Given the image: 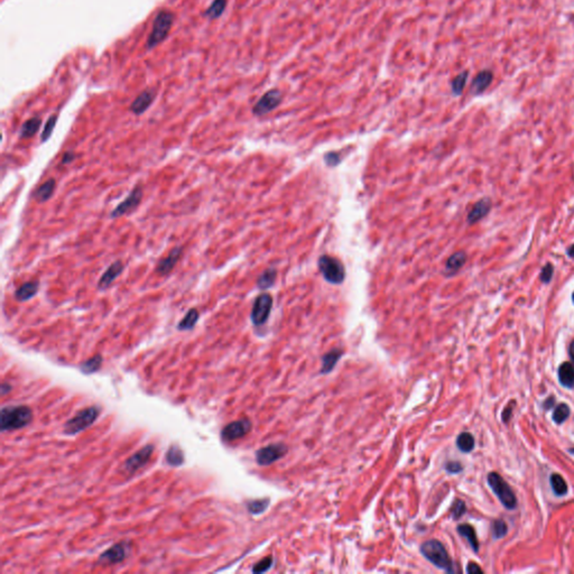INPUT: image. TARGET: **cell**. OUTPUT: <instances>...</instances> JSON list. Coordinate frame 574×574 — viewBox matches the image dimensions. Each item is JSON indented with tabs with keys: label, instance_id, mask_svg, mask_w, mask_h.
Instances as JSON below:
<instances>
[{
	"label": "cell",
	"instance_id": "cell-43",
	"mask_svg": "<svg viewBox=\"0 0 574 574\" xmlns=\"http://www.w3.org/2000/svg\"><path fill=\"white\" fill-rule=\"evenodd\" d=\"M74 159H75V154H74L73 152H71V150H69V152H65V153L63 154V156H62V161H61V164H63V165H68V164H70L71 162H73Z\"/></svg>",
	"mask_w": 574,
	"mask_h": 574
},
{
	"label": "cell",
	"instance_id": "cell-33",
	"mask_svg": "<svg viewBox=\"0 0 574 574\" xmlns=\"http://www.w3.org/2000/svg\"><path fill=\"white\" fill-rule=\"evenodd\" d=\"M570 413H571L570 407L567 406L566 404L562 403V404L558 405L557 408L554 409L553 421L557 423V424H562V423L565 422L567 419H569Z\"/></svg>",
	"mask_w": 574,
	"mask_h": 574
},
{
	"label": "cell",
	"instance_id": "cell-7",
	"mask_svg": "<svg viewBox=\"0 0 574 574\" xmlns=\"http://www.w3.org/2000/svg\"><path fill=\"white\" fill-rule=\"evenodd\" d=\"M155 451V446L153 444H147L144 448L138 450L134 454L130 456L127 460L124 462L122 471L126 476H132L136 473L138 470L144 468L148 461L150 460V457L153 456Z\"/></svg>",
	"mask_w": 574,
	"mask_h": 574
},
{
	"label": "cell",
	"instance_id": "cell-46",
	"mask_svg": "<svg viewBox=\"0 0 574 574\" xmlns=\"http://www.w3.org/2000/svg\"><path fill=\"white\" fill-rule=\"evenodd\" d=\"M10 390H11V385L8 383H3L2 386H0V392H2V395H6Z\"/></svg>",
	"mask_w": 574,
	"mask_h": 574
},
{
	"label": "cell",
	"instance_id": "cell-21",
	"mask_svg": "<svg viewBox=\"0 0 574 574\" xmlns=\"http://www.w3.org/2000/svg\"><path fill=\"white\" fill-rule=\"evenodd\" d=\"M559 380L566 388H574V366L571 362H564L559 368Z\"/></svg>",
	"mask_w": 574,
	"mask_h": 574
},
{
	"label": "cell",
	"instance_id": "cell-10",
	"mask_svg": "<svg viewBox=\"0 0 574 574\" xmlns=\"http://www.w3.org/2000/svg\"><path fill=\"white\" fill-rule=\"evenodd\" d=\"M142 199H143V187L142 185H136L134 189L130 191L129 195L111 211L110 217L111 219H117V217L134 212V211L140 207Z\"/></svg>",
	"mask_w": 574,
	"mask_h": 574
},
{
	"label": "cell",
	"instance_id": "cell-48",
	"mask_svg": "<svg viewBox=\"0 0 574 574\" xmlns=\"http://www.w3.org/2000/svg\"><path fill=\"white\" fill-rule=\"evenodd\" d=\"M567 255L571 258H574V245H572L569 249H567Z\"/></svg>",
	"mask_w": 574,
	"mask_h": 574
},
{
	"label": "cell",
	"instance_id": "cell-4",
	"mask_svg": "<svg viewBox=\"0 0 574 574\" xmlns=\"http://www.w3.org/2000/svg\"><path fill=\"white\" fill-rule=\"evenodd\" d=\"M99 415L100 407L96 405L83 408L65 423L63 426V433L65 435H76L91 426L99 418Z\"/></svg>",
	"mask_w": 574,
	"mask_h": 574
},
{
	"label": "cell",
	"instance_id": "cell-3",
	"mask_svg": "<svg viewBox=\"0 0 574 574\" xmlns=\"http://www.w3.org/2000/svg\"><path fill=\"white\" fill-rule=\"evenodd\" d=\"M174 19H175L174 14L172 11L166 9L161 10L160 13L156 15L153 23L152 32H150L146 43L148 50L155 48L167 37V35L172 28Z\"/></svg>",
	"mask_w": 574,
	"mask_h": 574
},
{
	"label": "cell",
	"instance_id": "cell-20",
	"mask_svg": "<svg viewBox=\"0 0 574 574\" xmlns=\"http://www.w3.org/2000/svg\"><path fill=\"white\" fill-rule=\"evenodd\" d=\"M55 187H56V181L54 179H48L43 184L37 187V190H36L34 193V196L39 203L46 202L53 196Z\"/></svg>",
	"mask_w": 574,
	"mask_h": 574
},
{
	"label": "cell",
	"instance_id": "cell-1",
	"mask_svg": "<svg viewBox=\"0 0 574 574\" xmlns=\"http://www.w3.org/2000/svg\"><path fill=\"white\" fill-rule=\"evenodd\" d=\"M33 421V410L26 405H9L0 412V430L13 432L26 427Z\"/></svg>",
	"mask_w": 574,
	"mask_h": 574
},
{
	"label": "cell",
	"instance_id": "cell-47",
	"mask_svg": "<svg viewBox=\"0 0 574 574\" xmlns=\"http://www.w3.org/2000/svg\"><path fill=\"white\" fill-rule=\"evenodd\" d=\"M570 355H571V358H572V360H573V362H574V340L572 341L571 346H570Z\"/></svg>",
	"mask_w": 574,
	"mask_h": 574
},
{
	"label": "cell",
	"instance_id": "cell-27",
	"mask_svg": "<svg viewBox=\"0 0 574 574\" xmlns=\"http://www.w3.org/2000/svg\"><path fill=\"white\" fill-rule=\"evenodd\" d=\"M276 276H277V270L274 267L267 268L261 276L258 277L257 287L259 289H263V291L271 287L274 285Z\"/></svg>",
	"mask_w": 574,
	"mask_h": 574
},
{
	"label": "cell",
	"instance_id": "cell-35",
	"mask_svg": "<svg viewBox=\"0 0 574 574\" xmlns=\"http://www.w3.org/2000/svg\"><path fill=\"white\" fill-rule=\"evenodd\" d=\"M268 505H269V499H257V500L249 501V503L247 504V508H248L250 513L259 515V513H262L267 509Z\"/></svg>",
	"mask_w": 574,
	"mask_h": 574
},
{
	"label": "cell",
	"instance_id": "cell-38",
	"mask_svg": "<svg viewBox=\"0 0 574 574\" xmlns=\"http://www.w3.org/2000/svg\"><path fill=\"white\" fill-rule=\"evenodd\" d=\"M271 565H273V559L271 558H265L262 561H259L258 563L252 567L253 573H264L267 572Z\"/></svg>",
	"mask_w": 574,
	"mask_h": 574
},
{
	"label": "cell",
	"instance_id": "cell-26",
	"mask_svg": "<svg viewBox=\"0 0 574 574\" xmlns=\"http://www.w3.org/2000/svg\"><path fill=\"white\" fill-rule=\"evenodd\" d=\"M199 318H200V313H199V311L196 309H191L185 314L184 318L182 319V321H180V323L177 324V330L189 331L194 329L195 324L199 321Z\"/></svg>",
	"mask_w": 574,
	"mask_h": 574
},
{
	"label": "cell",
	"instance_id": "cell-37",
	"mask_svg": "<svg viewBox=\"0 0 574 574\" xmlns=\"http://www.w3.org/2000/svg\"><path fill=\"white\" fill-rule=\"evenodd\" d=\"M507 531H508V527H507V524L504 521L498 519V521L493 522L492 534L494 536V539H503V537L507 534Z\"/></svg>",
	"mask_w": 574,
	"mask_h": 574
},
{
	"label": "cell",
	"instance_id": "cell-31",
	"mask_svg": "<svg viewBox=\"0 0 574 574\" xmlns=\"http://www.w3.org/2000/svg\"><path fill=\"white\" fill-rule=\"evenodd\" d=\"M457 445L460 451L468 453L474 448V438L468 432L461 433L457 439Z\"/></svg>",
	"mask_w": 574,
	"mask_h": 574
},
{
	"label": "cell",
	"instance_id": "cell-51",
	"mask_svg": "<svg viewBox=\"0 0 574 574\" xmlns=\"http://www.w3.org/2000/svg\"><path fill=\"white\" fill-rule=\"evenodd\" d=\"M572 301H573V303H574V293H573V295H572Z\"/></svg>",
	"mask_w": 574,
	"mask_h": 574
},
{
	"label": "cell",
	"instance_id": "cell-22",
	"mask_svg": "<svg viewBox=\"0 0 574 574\" xmlns=\"http://www.w3.org/2000/svg\"><path fill=\"white\" fill-rule=\"evenodd\" d=\"M165 460L167 462L168 466L171 467H181L185 461V457H184V452L183 450L180 448L179 445L176 444H172L170 448H168L167 452H166V456H165Z\"/></svg>",
	"mask_w": 574,
	"mask_h": 574
},
{
	"label": "cell",
	"instance_id": "cell-9",
	"mask_svg": "<svg viewBox=\"0 0 574 574\" xmlns=\"http://www.w3.org/2000/svg\"><path fill=\"white\" fill-rule=\"evenodd\" d=\"M271 307H273V299L269 294L263 293L257 296L255 302H253L250 314L253 325L261 326L265 324L269 318Z\"/></svg>",
	"mask_w": 574,
	"mask_h": 574
},
{
	"label": "cell",
	"instance_id": "cell-16",
	"mask_svg": "<svg viewBox=\"0 0 574 574\" xmlns=\"http://www.w3.org/2000/svg\"><path fill=\"white\" fill-rule=\"evenodd\" d=\"M155 96H156V91L154 89L145 90V91H143L134 101L131 102L129 108L130 111L132 113L137 114V116H140V114L144 113L150 106H152Z\"/></svg>",
	"mask_w": 574,
	"mask_h": 574
},
{
	"label": "cell",
	"instance_id": "cell-42",
	"mask_svg": "<svg viewBox=\"0 0 574 574\" xmlns=\"http://www.w3.org/2000/svg\"><path fill=\"white\" fill-rule=\"evenodd\" d=\"M339 162H340V157L334 152L325 155V163L329 166H335L337 164H339Z\"/></svg>",
	"mask_w": 574,
	"mask_h": 574
},
{
	"label": "cell",
	"instance_id": "cell-28",
	"mask_svg": "<svg viewBox=\"0 0 574 574\" xmlns=\"http://www.w3.org/2000/svg\"><path fill=\"white\" fill-rule=\"evenodd\" d=\"M102 362H104V359H102V355L101 354H94L93 357L89 358L88 360H86L84 362H82L81 366H80V370L86 373V374H91L98 371L101 366H102Z\"/></svg>",
	"mask_w": 574,
	"mask_h": 574
},
{
	"label": "cell",
	"instance_id": "cell-50",
	"mask_svg": "<svg viewBox=\"0 0 574 574\" xmlns=\"http://www.w3.org/2000/svg\"><path fill=\"white\" fill-rule=\"evenodd\" d=\"M570 452L572 453V454H574V448H573V449H570Z\"/></svg>",
	"mask_w": 574,
	"mask_h": 574
},
{
	"label": "cell",
	"instance_id": "cell-17",
	"mask_svg": "<svg viewBox=\"0 0 574 574\" xmlns=\"http://www.w3.org/2000/svg\"><path fill=\"white\" fill-rule=\"evenodd\" d=\"M491 209V201L490 199L485 197V199H481L478 202H477L472 209L468 214V222L470 225H473V223H477L478 221H480L483 216H486L489 211Z\"/></svg>",
	"mask_w": 574,
	"mask_h": 574
},
{
	"label": "cell",
	"instance_id": "cell-2",
	"mask_svg": "<svg viewBox=\"0 0 574 574\" xmlns=\"http://www.w3.org/2000/svg\"><path fill=\"white\" fill-rule=\"evenodd\" d=\"M421 553L428 562H431L439 569L448 573H453V563L449 557L446 548L440 541H426L421 545Z\"/></svg>",
	"mask_w": 574,
	"mask_h": 574
},
{
	"label": "cell",
	"instance_id": "cell-45",
	"mask_svg": "<svg viewBox=\"0 0 574 574\" xmlns=\"http://www.w3.org/2000/svg\"><path fill=\"white\" fill-rule=\"evenodd\" d=\"M467 572L468 573H482V570L478 564L469 563V565L467 567Z\"/></svg>",
	"mask_w": 574,
	"mask_h": 574
},
{
	"label": "cell",
	"instance_id": "cell-15",
	"mask_svg": "<svg viewBox=\"0 0 574 574\" xmlns=\"http://www.w3.org/2000/svg\"><path fill=\"white\" fill-rule=\"evenodd\" d=\"M124 264L122 261L113 262L109 267L105 270V273L102 274L101 279L98 281V289L100 291H105L108 287L111 286L113 281L122 275L124 271Z\"/></svg>",
	"mask_w": 574,
	"mask_h": 574
},
{
	"label": "cell",
	"instance_id": "cell-44",
	"mask_svg": "<svg viewBox=\"0 0 574 574\" xmlns=\"http://www.w3.org/2000/svg\"><path fill=\"white\" fill-rule=\"evenodd\" d=\"M511 410H512V406H511V403H510V405H508V406H507L503 412V420H504L505 423H508L510 416H511Z\"/></svg>",
	"mask_w": 574,
	"mask_h": 574
},
{
	"label": "cell",
	"instance_id": "cell-5",
	"mask_svg": "<svg viewBox=\"0 0 574 574\" xmlns=\"http://www.w3.org/2000/svg\"><path fill=\"white\" fill-rule=\"evenodd\" d=\"M488 483L490 488L496 493L507 509H515L517 506V499L515 493L511 490L508 483H507L497 472H490L488 476Z\"/></svg>",
	"mask_w": 574,
	"mask_h": 574
},
{
	"label": "cell",
	"instance_id": "cell-41",
	"mask_svg": "<svg viewBox=\"0 0 574 574\" xmlns=\"http://www.w3.org/2000/svg\"><path fill=\"white\" fill-rule=\"evenodd\" d=\"M445 469H446V471H448V472H450V473H458V472H460V471H462L463 468H462V466H461V464L459 463V462H457V461H450V462H448V463L445 464Z\"/></svg>",
	"mask_w": 574,
	"mask_h": 574
},
{
	"label": "cell",
	"instance_id": "cell-8",
	"mask_svg": "<svg viewBox=\"0 0 574 574\" xmlns=\"http://www.w3.org/2000/svg\"><path fill=\"white\" fill-rule=\"evenodd\" d=\"M131 542L129 541H122L117 544H114L110 548L106 549V551L100 555L98 560V564L100 565H113L124 562L131 552Z\"/></svg>",
	"mask_w": 574,
	"mask_h": 574
},
{
	"label": "cell",
	"instance_id": "cell-49",
	"mask_svg": "<svg viewBox=\"0 0 574 574\" xmlns=\"http://www.w3.org/2000/svg\"><path fill=\"white\" fill-rule=\"evenodd\" d=\"M553 401H554V400H553V397H551V398H549V402H548V403H547V401L545 402V407H546L547 409L552 407V405H553L552 402H553Z\"/></svg>",
	"mask_w": 574,
	"mask_h": 574
},
{
	"label": "cell",
	"instance_id": "cell-12",
	"mask_svg": "<svg viewBox=\"0 0 574 574\" xmlns=\"http://www.w3.org/2000/svg\"><path fill=\"white\" fill-rule=\"evenodd\" d=\"M251 422L248 419H240L226 425L221 431V439L225 442H232L246 437L251 430Z\"/></svg>",
	"mask_w": 574,
	"mask_h": 574
},
{
	"label": "cell",
	"instance_id": "cell-19",
	"mask_svg": "<svg viewBox=\"0 0 574 574\" xmlns=\"http://www.w3.org/2000/svg\"><path fill=\"white\" fill-rule=\"evenodd\" d=\"M492 77H493V74H492L491 71L485 70V71L479 72L478 75L474 77V80L472 82V86H471V91H472L473 94L482 93L491 84Z\"/></svg>",
	"mask_w": 574,
	"mask_h": 574
},
{
	"label": "cell",
	"instance_id": "cell-34",
	"mask_svg": "<svg viewBox=\"0 0 574 574\" xmlns=\"http://www.w3.org/2000/svg\"><path fill=\"white\" fill-rule=\"evenodd\" d=\"M468 75H469L468 72L464 71V72H462V73H460L458 76L453 78L451 87H452V92L454 93L456 95H460L462 93L464 87H466Z\"/></svg>",
	"mask_w": 574,
	"mask_h": 574
},
{
	"label": "cell",
	"instance_id": "cell-14",
	"mask_svg": "<svg viewBox=\"0 0 574 574\" xmlns=\"http://www.w3.org/2000/svg\"><path fill=\"white\" fill-rule=\"evenodd\" d=\"M182 253H183V247L181 246L175 247V248H173L170 251L167 257L161 259L159 264H157L156 273L161 276H166L170 274L174 269L175 266H176L180 258L182 257Z\"/></svg>",
	"mask_w": 574,
	"mask_h": 574
},
{
	"label": "cell",
	"instance_id": "cell-30",
	"mask_svg": "<svg viewBox=\"0 0 574 574\" xmlns=\"http://www.w3.org/2000/svg\"><path fill=\"white\" fill-rule=\"evenodd\" d=\"M227 7V0H213V3L209 6V8L205 10V16L210 19H216L219 18L223 11Z\"/></svg>",
	"mask_w": 574,
	"mask_h": 574
},
{
	"label": "cell",
	"instance_id": "cell-40",
	"mask_svg": "<svg viewBox=\"0 0 574 574\" xmlns=\"http://www.w3.org/2000/svg\"><path fill=\"white\" fill-rule=\"evenodd\" d=\"M553 273H554V267L552 264H546L545 267L542 269V273H541V281L543 283H549V281L552 280L553 277Z\"/></svg>",
	"mask_w": 574,
	"mask_h": 574
},
{
	"label": "cell",
	"instance_id": "cell-36",
	"mask_svg": "<svg viewBox=\"0 0 574 574\" xmlns=\"http://www.w3.org/2000/svg\"><path fill=\"white\" fill-rule=\"evenodd\" d=\"M57 118H58L57 114H52V116L47 119V122H46L45 127L43 129V132H42V136H41L42 143H45V142L50 140V137L53 134V130H54V128H55Z\"/></svg>",
	"mask_w": 574,
	"mask_h": 574
},
{
	"label": "cell",
	"instance_id": "cell-13",
	"mask_svg": "<svg viewBox=\"0 0 574 574\" xmlns=\"http://www.w3.org/2000/svg\"><path fill=\"white\" fill-rule=\"evenodd\" d=\"M282 101V93L279 90H270V91L266 92L261 99L258 100L257 104L253 106L252 112L255 116H264L270 111H273L275 108L279 107Z\"/></svg>",
	"mask_w": 574,
	"mask_h": 574
},
{
	"label": "cell",
	"instance_id": "cell-6",
	"mask_svg": "<svg viewBox=\"0 0 574 574\" xmlns=\"http://www.w3.org/2000/svg\"><path fill=\"white\" fill-rule=\"evenodd\" d=\"M319 268L324 279L331 284H341L346 277L342 263L335 257L323 255L319 259Z\"/></svg>",
	"mask_w": 574,
	"mask_h": 574
},
{
	"label": "cell",
	"instance_id": "cell-32",
	"mask_svg": "<svg viewBox=\"0 0 574 574\" xmlns=\"http://www.w3.org/2000/svg\"><path fill=\"white\" fill-rule=\"evenodd\" d=\"M551 486L553 491L555 492V494H558V496H564V494L567 492V485L565 480L558 473H553L551 476Z\"/></svg>",
	"mask_w": 574,
	"mask_h": 574
},
{
	"label": "cell",
	"instance_id": "cell-24",
	"mask_svg": "<svg viewBox=\"0 0 574 574\" xmlns=\"http://www.w3.org/2000/svg\"><path fill=\"white\" fill-rule=\"evenodd\" d=\"M458 533L460 534L461 536H463L464 539H466L469 542V544L471 545V547L473 548L474 552H478L479 542H478V539H477L476 530L472 526H471V525H469V524L459 525Z\"/></svg>",
	"mask_w": 574,
	"mask_h": 574
},
{
	"label": "cell",
	"instance_id": "cell-25",
	"mask_svg": "<svg viewBox=\"0 0 574 574\" xmlns=\"http://www.w3.org/2000/svg\"><path fill=\"white\" fill-rule=\"evenodd\" d=\"M41 125H42V119L39 117H33L31 119L26 120L21 128V132H19L21 138L33 137L36 132L39 130Z\"/></svg>",
	"mask_w": 574,
	"mask_h": 574
},
{
	"label": "cell",
	"instance_id": "cell-18",
	"mask_svg": "<svg viewBox=\"0 0 574 574\" xmlns=\"http://www.w3.org/2000/svg\"><path fill=\"white\" fill-rule=\"evenodd\" d=\"M39 289V283L37 281H31L23 284L15 292V300L18 302H26L32 300L37 294Z\"/></svg>",
	"mask_w": 574,
	"mask_h": 574
},
{
	"label": "cell",
	"instance_id": "cell-23",
	"mask_svg": "<svg viewBox=\"0 0 574 574\" xmlns=\"http://www.w3.org/2000/svg\"><path fill=\"white\" fill-rule=\"evenodd\" d=\"M343 352L340 349H333L330 352L325 353L322 357V368L321 373H328L333 370V368L338 364V361L341 358Z\"/></svg>",
	"mask_w": 574,
	"mask_h": 574
},
{
	"label": "cell",
	"instance_id": "cell-39",
	"mask_svg": "<svg viewBox=\"0 0 574 574\" xmlns=\"http://www.w3.org/2000/svg\"><path fill=\"white\" fill-rule=\"evenodd\" d=\"M467 511V507L466 504L463 503L462 500H457L454 504L452 506V516L454 519H459L461 518L464 513Z\"/></svg>",
	"mask_w": 574,
	"mask_h": 574
},
{
	"label": "cell",
	"instance_id": "cell-29",
	"mask_svg": "<svg viewBox=\"0 0 574 574\" xmlns=\"http://www.w3.org/2000/svg\"><path fill=\"white\" fill-rule=\"evenodd\" d=\"M466 262H467L466 252L463 251L454 252L448 259V262H446V269H448L450 273H456V271L463 267V265L466 264Z\"/></svg>",
	"mask_w": 574,
	"mask_h": 574
},
{
	"label": "cell",
	"instance_id": "cell-11",
	"mask_svg": "<svg viewBox=\"0 0 574 574\" xmlns=\"http://www.w3.org/2000/svg\"><path fill=\"white\" fill-rule=\"evenodd\" d=\"M287 453V446L282 443L269 444L256 452V461L259 466H269L279 461Z\"/></svg>",
	"mask_w": 574,
	"mask_h": 574
}]
</instances>
